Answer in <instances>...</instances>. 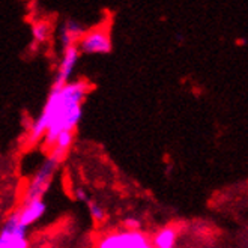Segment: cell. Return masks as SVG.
I'll return each instance as SVG.
<instances>
[{
	"instance_id": "6da1fadb",
	"label": "cell",
	"mask_w": 248,
	"mask_h": 248,
	"mask_svg": "<svg viewBox=\"0 0 248 248\" xmlns=\"http://www.w3.org/2000/svg\"><path fill=\"white\" fill-rule=\"evenodd\" d=\"M91 91L84 80L69 81L62 87H51L38 118L29 129V141L44 139L46 146L53 149L56 139L63 131H74L81 121L83 103Z\"/></svg>"
},
{
	"instance_id": "7a4b0ae2",
	"label": "cell",
	"mask_w": 248,
	"mask_h": 248,
	"mask_svg": "<svg viewBox=\"0 0 248 248\" xmlns=\"http://www.w3.org/2000/svg\"><path fill=\"white\" fill-rule=\"evenodd\" d=\"M63 156H65V154L59 152V151L50 152V155L44 159V163L35 171L31 182L27 184L24 196H23V202L44 199V194L48 191L54 174H56L57 169H59Z\"/></svg>"
},
{
	"instance_id": "3957f363",
	"label": "cell",
	"mask_w": 248,
	"mask_h": 248,
	"mask_svg": "<svg viewBox=\"0 0 248 248\" xmlns=\"http://www.w3.org/2000/svg\"><path fill=\"white\" fill-rule=\"evenodd\" d=\"M98 248H154L152 241L137 229L113 232L99 241Z\"/></svg>"
},
{
	"instance_id": "277c9868",
	"label": "cell",
	"mask_w": 248,
	"mask_h": 248,
	"mask_svg": "<svg viewBox=\"0 0 248 248\" xmlns=\"http://www.w3.org/2000/svg\"><path fill=\"white\" fill-rule=\"evenodd\" d=\"M80 54H107L111 51V36L106 26H96L86 31L77 42Z\"/></svg>"
},
{
	"instance_id": "5b68a950",
	"label": "cell",
	"mask_w": 248,
	"mask_h": 248,
	"mask_svg": "<svg viewBox=\"0 0 248 248\" xmlns=\"http://www.w3.org/2000/svg\"><path fill=\"white\" fill-rule=\"evenodd\" d=\"M0 248H27V229L18 221L17 212L8 217L0 230Z\"/></svg>"
},
{
	"instance_id": "8992f818",
	"label": "cell",
	"mask_w": 248,
	"mask_h": 248,
	"mask_svg": "<svg viewBox=\"0 0 248 248\" xmlns=\"http://www.w3.org/2000/svg\"><path fill=\"white\" fill-rule=\"evenodd\" d=\"M80 56L81 54H80L77 46L65 48L62 51V59L59 62V66H57V72H56V77H54L51 87H62L69 83L72 74H74V71L77 68Z\"/></svg>"
},
{
	"instance_id": "52a82bcc",
	"label": "cell",
	"mask_w": 248,
	"mask_h": 248,
	"mask_svg": "<svg viewBox=\"0 0 248 248\" xmlns=\"http://www.w3.org/2000/svg\"><path fill=\"white\" fill-rule=\"evenodd\" d=\"M47 205L44 199H36V200H29V202H23L21 206L17 212L18 221L27 229L29 226H32L33 223H36L39 218L46 214Z\"/></svg>"
},
{
	"instance_id": "ba28073f",
	"label": "cell",
	"mask_w": 248,
	"mask_h": 248,
	"mask_svg": "<svg viewBox=\"0 0 248 248\" xmlns=\"http://www.w3.org/2000/svg\"><path fill=\"white\" fill-rule=\"evenodd\" d=\"M87 29L78 20H66L59 31V42L62 44L63 50L77 46L80 38L84 35Z\"/></svg>"
},
{
	"instance_id": "9c48e42d",
	"label": "cell",
	"mask_w": 248,
	"mask_h": 248,
	"mask_svg": "<svg viewBox=\"0 0 248 248\" xmlns=\"http://www.w3.org/2000/svg\"><path fill=\"white\" fill-rule=\"evenodd\" d=\"M154 248H174L176 247V230L173 227H164L154 236Z\"/></svg>"
},
{
	"instance_id": "30bf717a",
	"label": "cell",
	"mask_w": 248,
	"mask_h": 248,
	"mask_svg": "<svg viewBox=\"0 0 248 248\" xmlns=\"http://www.w3.org/2000/svg\"><path fill=\"white\" fill-rule=\"evenodd\" d=\"M51 31V23L48 20H39L32 27V36L36 44H44L47 41Z\"/></svg>"
},
{
	"instance_id": "8fae6325",
	"label": "cell",
	"mask_w": 248,
	"mask_h": 248,
	"mask_svg": "<svg viewBox=\"0 0 248 248\" xmlns=\"http://www.w3.org/2000/svg\"><path fill=\"white\" fill-rule=\"evenodd\" d=\"M72 141H74V131H63V133H61L59 137L56 139V143L51 151H59L62 154H66L68 149L71 148Z\"/></svg>"
},
{
	"instance_id": "7c38bea8",
	"label": "cell",
	"mask_w": 248,
	"mask_h": 248,
	"mask_svg": "<svg viewBox=\"0 0 248 248\" xmlns=\"http://www.w3.org/2000/svg\"><path fill=\"white\" fill-rule=\"evenodd\" d=\"M87 205V209H89V214H91V217L93 218L95 221H104V218H106V211H104V208L99 205V203H96L95 200H89L86 203Z\"/></svg>"
},
{
	"instance_id": "4fadbf2b",
	"label": "cell",
	"mask_w": 248,
	"mask_h": 248,
	"mask_svg": "<svg viewBox=\"0 0 248 248\" xmlns=\"http://www.w3.org/2000/svg\"><path fill=\"white\" fill-rule=\"evenodd\" d=\"M76 196H77V199L80 200V202H84V203H87L91 199H89V196H87V193L84 191L83 188H78L77 191H76Z\"/></svg>"
}]
</instances>
